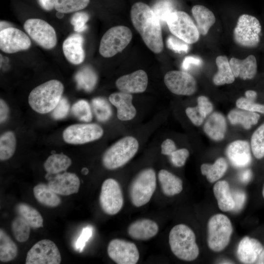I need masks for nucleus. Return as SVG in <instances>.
<instances>
[{
	"label": "nucleus",
	"instance_id": "1",
	"mask_svg": "<svg viewBox=\"0 0 264 264\" xmlns=\"http://www.w3.org/2000/svg\"><path fill=\"white\" fill-rule=\"evenodd\" d=\"M131 18L147 46L155 53L162 52L163 43L160 22L153 10L146 3L136 2L132 6Z\"/></svg>",
	"mask_w": 264,
	"mask_h": 264
},
{
	"label": "nucleus",
	"instance_id": "2",
	"mask_svg": "<svg viewBox=\"0 0 264 264\" xmlns=\"http://www.w3.org/2000/svg\"><path fill=\"white\" fill-rule=\"evenodd\" d=\"M169 243L172 253L181 260L193 261L199 255V249L195 234L186 224H178L171 229Z\"/></svg>",
	"mask_w": 264,
	"mask_h": 264
},
{
	"label": "nucleus",
	"instance_id": "3",
	"mask_svg": "<svg viewBox=\"0 0 264 264\" xmlns=\"http://www.w3.org/2000/svg\"><path fill=\"white\" fill-rule=\"evenodd\" d=\"M64 85L59 80H51L36 87L29 93L28 103L36 112L44 114L56 107L64 91Z\"/></svg>",
	"mask_w": 264,
	"mask_h": 264
},
{
	"label": "nucleus",
	"instance_id": "4",
	"mask_svg": "<svg viewBox=\"0 0 264 264\" xmlns=\"http://www.w3.org/2000/svg\"><path fill=\"white\" fill-rule=\"evenodd\" d=\"M233 226L230 219L222 214L211 216L207 222V243L214 252L223 250L229 244L233 233Z\"/></svg>",
	"mask_w": 264,
	"mask_h": 264
},
{
	"label": "nucleus",
	"instance_id": "5",
	"mask_svg": "<svg viewBox=\"0 0 264 264\" xmlns=\"http://www.w3.org/2000/svg\"><path fill=\"white\" fill-rule=\"evenodd\" d=\"M156 187L154 171L147 168L140 171L132 179L129 189V197L132 204L140 207L151 200Z\"/></svg>",
	"mask_w": 264,
	"mask_h": 264
},
{
	"label": "nucleus",
	"instance_id": "6",
	"mask_svg": "<svg viewBox=\"0 0 264 264\" xmlns=\"http://www.w3.org/2000/svg\"><path fill=\"white\" fill-rule=\"evenodd\" d=\"M138 142L132 136H126L118 140L104 154L102 163L110 170L119 168L129 162L138 149Z\"/></svg>",
	"mask_w": 264,
	"mask_h": 264
},
{
	"label": "nucleus",
	"instance_id": "7",
	"mask_svg": "<svg viewBox=\"0 0 264 264\" xmlns=\"http://www.w3.org/2000/svg\"><path fill=\"white\" fill-rule=\"evenodd\" d=\"M132 33L129 28L123 25L112 27L103 36L99 45V53L105 58L113 57L121 52L129 44Z\"/></svg>",
	"mask_w": 264,
	"mask_h": 264
},
{
	"label": "nucleus",
	"instance_id": "8",
	"mask_svg": "<svg viewBox=\"0 0 264 264\" xmlns=\"http://www.w3.org/2000/svg\"><path fill=\"white\" fill-rule=\"evenodd\" d=\"M170 32L175 36L188 44L196 43L199 38V32L190 16L182 11L172 13L166 21Z\"/></svg>",
	"mask_w": 264,
	"mask_h": 264
},
{
	"label": "nucleus",
	"instance_id": "9",
	"mask_svg": "<svg viewBox=\"0 0 264 264\" xmlns=\"http://www.w3.org/2000/svg\"><path fill=\"white\" fill-rule=\"evenodd\" d=\"M261 25L255 17L248 15H241L234 28L235 42L243 47H256L260 42Z\"/></svg>",
	"mask_w": 264,
	"mask_h": 264
},
{
	"label": "nucleus",
	"instance_id": "10",
	"mask_svg": "<svg viewBox=\"0 0 264 264\" xmlns=\"http://www.w3.org/2000/svg\"><path fill=\"white\" fill-rule=\"evenodd\" d=\"M99 204L103 212L114 215L120 211L124 198L120 185L115 179L108 178L102 183L99 196Z\"/></svg>",
	"mask_w": 264,
	"mask_h": 264
},
{
	"label": "nucleus",
	"instance_id": "11",
	"mask_svg": "<svg viewBox=\"0 0 264 264\" xmlns=\"http://www.w3.org/2000/svg\"><path fill=\"white\" fill-rule=\"evenodd\" d=\"M23 27L29 37L43 48L51 49L56 46L57 39L55 30L45 21L29 19L24 22Z\"/></svg>",
	"mask_w": 264,
	"mask_h": 264
},
{
	"label": "nucleus",
	"instance_id": "12",
	"mask_svg": "<svg viewBox=\"0 0 264 264\" xmlns=\"http://www.w3.org/2000/svg\"><path fill=\"white\" fill-rule=\"evenodd\" d=\"M61 262V254L55 243L50 240L43 239L28 251L25 264H59Z\"/></svg>",
	"mask_w": 264,
	"mask_h": 264
},
{
	"label": "nucleus",
	"instance_id": "13",
	"mask_svg": "<svg viewBox=\"0 0 264 264\" xmlns=\"http://www.w3.org/2000/svg\"><path fill=\"white\" fill-rule=\"evenodd\" d=\"M103 134L102 128L95 123L70 125L64 131V141L71 144H82L100 138Z\"/></svg>",
	"mask_w": 264,
	"mask_h": 264
},
{
	"label": "nucleus",
	"instance_id": "14",
	"mask_svg": "<svg viewBox=\"0 0 264 264\" xmlns=\"http://www.w3.org/2000/svg\"><path fill=\"white\" fill-rule=\"evenodd\" d=\"M107 253L109 257L117 264H135L139 259L136 245L132 242L120 239L110 242Z\"/></svg>",
	"mask_w": 264,
	"mask_h": 264
},
{
	"label": "nucleus",
	"instance_id": "15",
	"mask_svg": "<svg viewBox=\"0 0 264 264\" xmlns=\"http://www.w3.org/2000/svg\"><path fill=\"white\" fill-rule=\"evenodd\" d=\"M31 42L22 31L10 27L0 32V48L3 52L11 54L28 49Z\"/></svg>",
	"mask_w": 264,
	"mask_h": 264
},
{
	"label": "nucleus",
	"instance_id": "16",
	"mask_svg": "<svg viewBox=\"0 0 264 264\" xmlns=\"http://www.w3.org/2000/svg\"><path fill=\"white\" fill-rule=\"evenodd\" d=\"M164 81L169 90L175 94L190 95L197 89L195 78L184 71H169L166 73Z\"/></svg>",
	"mask_w": 264,
	"mask_h": 264
},
{
	"label": "nucleus",
	"instance_id": "17",
	"mask_svg": "<svg viewBox=\"0 0 264 264\" xmlns=\"http://www.w3.org/2000/svg\"><path fill=\"white\" fill-rule=\"evenodd\" d=\"M48 186L58 195L68 196L78 193L80 181L74 173L64 172L53 175L45 176Z\"/></svg>",
	"mask_w": 264,
	"mask_h": 264
},
{
	"label": "nucleus",
	"instance_id": "18",
	"mask_svg": "<svg viewBox=\"0 0 264 264\" xmlns=\"http://www.w3.org/2000/svg\"><path fill=\"white\" fill-rule=\"evenodd\" d=\"M226 154L231 164L236 168L248 166L252 157L249 143L245 140H236L227 147Z\"/></svg>",
	"mask_w": 264,
	"mask_h": 264
},
{
	"label": "nucleus",
	"instance_id": "19",
	"mask_svg": "<svg viewBox=\"0 0 264 264\" xmlns=\"http://www.w3.org/2000/svg\"><path fill=\"white\" fill-rule=\"evenodd\" d=\"M147 85L148 76L143 70L122 76L116 81V86L121 91L129 93L143 92Z\"/></svg>",
	"mask_w": 264,
	"mask_h": 264
},
{
	"label": "nucleus",
	"instance_id": "20",
	"mask_svg": "<svg viewBox=\"0 0 264 264\" xmlns=\"http://www.w3.org/2000/svg\"><path fill=\"white\" fill-rule=\"evenodd\" d=\"M263 247L258 240L245 236L241 240L237 247L238 259L243 264L256 263Z\"/></svg>",
	"mask_w": 264,
	"mask_h": 264
},
{
	"label": "nucleus",
	"instance_id": "21",
	"mask_svg": "<svg viewBox=\"0 0 264 264\" xmlns=\"http://www.w3.org/2000/svg\"><path fill=\"white\" fill-rule=\"evenodd\" d=\"M84 38L78 33L70 35L63 42V51L68 62L73 65L81 64L85 58Z\"/></svg>",
	"mask_w": 264,
	"mask_h": 264
},
{
	"label": "nucleus",
	"instance_id": "22",
	"mask_svg": "<svg viewBox=\"0 0 264 264\" xmlns=\"http://www.w3.org/2000/svg\"><path fill=\"white\" fill-rule=\"evenodd\" d=\"M158 230L156 222L150 219H142L131 223L128 226L127 232L133 239L146 241L154 237Z\"/></svg>",
	"mask_w": 264,
	"mask_h": 264
},
{
	"label": "nucleus",
	"instance_id": "23",
	"mask_svg": "<svg viewBox=\"0 0 264 264\" xmlns=\"http://www.w3.org/2000/svg\"><path fill=\"white\" fill-rule=\"evenodd\" d=\"M131 93L124 92L113 93L109 96L110 102L117 109L119 119L127 121L132 119L136 115V110L132 104Z\"/></svg>",
	"mask_w": 264,
	"mask_h": 264
},
{
	"label": "nucleus",
	"instance_id": "24",
	"mask_svg": "<svg viewBox=\"0 0 264 264\" xmlns=\"http://www.w3.org/2000/svg\"><path fill=\"white\" fill-rule=\"evenodd\" d=\"M230 67L235 77L243 80L251 79L256 74L257 61L253 55L243 60L232 58L229 61Z\"/></svg>",
	"mask_w": 264,
	"mask_h": 264
},
{
	"label": "nucleus",
	"instance_id": "25",
	"mask_svg": "<svg viewBox=\"0 0 264 264\" xmlns=\"http://www.w3.org/2000/svg\"><path fill=\"white\" fill-rule=\"evenodd\" d=\"M213 193L219 209L223 212L233 211L235 203L230 186L225 180H218L213 186Z\"/></svg>",
	"mask_w": 264,
	"mask_h": 264
},
{
	"label": "nucleus",
	"instance_id": "26",
	"mask_svg": "<svg viewBox=\"0 0 264 264\" xmlns=\"http://www.w3.org/2000/svg\"><path fill=\"white\" fill-rule=\"evenodd\" d=\"M203 130L214 140L223 139L226 130V123L224 116L218 112L212 113L205 122Z\"/></svg>",
	"mask_w": 264,
	"mask_h": 264
},
{
	"label": "nucleus",
	"instance_id": "27",
	"mask_svg": "<svg viewBox=\"0 0 264 264\" xmlns=\"http://www.w3.org/2000/svg\"><path fill=\"white\" fill-rule=\"evenodd\" d=\"M158 180L162 193L169 197L179 194L183 190L182 180L166 170H161L158 174Z\"/></svg>",
	"mask_w": 264,
	"mask_h": 264
},
{
	"label": "nucleus",
	"instance_id": "28",
	"mask_svg": "<svg viewBox=\"0 0 264 264\" xmlns=\"http://www.w3.org/2000/svg\"><path fill=\"white\" fill-rule=\"evenodd\" d=\"M192 13L199 32L203 35H206L215 23L216 19L213 13L203 5H196L192 7Z\"/></svg>",
	"mask_w": 264,
	"mask_h": 264
},
{
	"label": "nucleus",
	"instance_id": "29",
	"mask_svg": "<svg viewBox=\"0 0 264 264\" xmlns=\"http://www.w3.org/2000/svg\"><path fill=\"white\" fill-rule=\"evenodd\" d=\"M260 117L259 113L241 109L231 110L228 114V119L233 125L240 124L246 130L256 125Z\"/></svg>",
	"mask_w": 264,
	"mask_h": 264
},
{
	"label": "nucleus",
	"instance_id": "30",
	"mask_svg": "<svg viewBox=\"0 0 264 264\" xmlns=\"http://www.w3.org/2000/svg\"><path fill=\"white\" fill-rule=\"evenodd\" d=\"M228 168V164L223 157L218 158L212 164L203 163L200 166L202 175L211 183L216 182L225 174Z\"/></svg>",
	"mask_w": 264,
	"mask_h": 264
},
{
	"label": "nucleus",
	"instance_id": "31",
	"mask_svg": "<svg viewBox=\"0 0 264 264\" xmlns=\"http://www.w3.org/2000/svg\"><path fill=\"white\" fill-rule=\"evenodd\" d=\"M218 72L214 76L213 81L217 86L232 83L235 76L230 67L229 61L226 56H219L216 60Z\"/></svg>",
	"mask_w": 264,
	"mask_h": 264
},
{
	"label": "nucleus",
	"instance_id": "32",
	"mask_svg": "<svg viewBox=\"0 0 264 264\" xmlns=\"http://www.w3.org/2000/svg\"><path fill=\"white\" fill-rule=\"evenodd\" d=\"M33 191L37 200L44 206L55 207L61 203V199L58 194L53 191L47 184H38L34 186Z\"/></svg>",
	"mask_w": 264,
	"mask_h": 264
},
{
	"label": "nucleus",
	"instance_id": "33",
	"mask_svg": "<svg viewBox=\"0 0 264 264\" xmlns=\"http://www.w3.org/2000/svg\"><path fill=\"white\" fill-rule=\"evenodd\" d=\"M71 159L63 154H56L50 155L44 163L46 175H53L65 172L71 165Z\"/></svg>",
	"mask_w": 264,
	"mask_h": 264
},
{
	"label": "nucleus",
	"instance_id": "34",
	"mask_svg": "<svg viewBox=\"0 0 264 264\" xmlns=\"http://www.w3.org/2000/svg\"><path fill=\"white\" fill-rule=\"evenodd\" d=\"M16 209L19 215L22 217L33 228L43 227V218L35 208L24 203L17 205Z\"/></svg>",
	"mask_w": 264,
	"mask_h": 264
},
{
	"label": "nucleus",
	"instance_id": "35",
	"mask_svg": "<svg viewBox=\"0 0 264 264\" xmlns=\"http://www.w3.org/2000/svg\"><path fill=\"white\" fill-rule=\"evenodd\" d=\"M18 248L16 243L4 231L0 230V261L8 262L17 256Z\"/></svg>",
	"mask_w": 264,
	"mask_h": 264
},
{
	"label": "nucleus",
	"instance_id": "36",
	"mask_svg": "<svg viewBox=\"0 0 264 264\" xmlns=\"http://www.w3.org/2000/svg\"><path fill=\"white\" fill-rule=\"evenodd\" d=\"M77 87L86 91H91L95 87L97 77L95 72L90 67L85 66L80 69L75 76Z\"/></svg>",
	"mask_w": 264,
	"mask_h": 264
},
{
	"label": "nucleus",
	"instance_id": "37",
	"mask_svg": "<svg viewBox=\"0 0 264 264\" xmlns=\"http://www.w3.org/2000/svg\"><path fill=\"white\" fill-rule=\"evenodd\" d=\"M16 138L14 133L8 131L2 133L0 137V159L6 160L11 158L15 152Z\"/></svg>",
	"mask_w": 264,
	"mask_h": 264
},
{
	"label": "nucleus",
	"instance_id": "38",
	"mask_svg": "<svg viewBox=\"0 0 264 264\" xmlns=\"http://www.w3.org/2000/svg\"><path fill=\"white\" fill-rule=\"evenodd\" d=\"M30 226L20 215L16 217L12 222L11 228L14 237L19 242H25L29 238Z\"/></svg>",
	"mask_w": 264,
	"mask_h": 264
},
{
	"label": "nucleus",
	"instance_id": "39",
	"mask_svg": "<svg viewBox=\"0 0 264 264\" xmlns=\"http://www.w3.org/2000/svg\"><path fill=\"white\" fill-rule=\"evenodd\" d=\"M90 0H55V9L57 12L69 13L85 8Z\"/></svg>",
	"mask_w": 264,
	"mask_h": 264
},
{
	"label": "nucleus",
	"instance_id": "40",
	"mask_svg": "<svg viewBox=\"0 0 264 264\" xmlns=\"http://www.w3.org/2000/svg\"><path fill=\"white\" fill-rule=\"evenodd\" d=\"M250 145L252 152L256 158L264 157V123L252 134Z\"/></svg>",
	"mask_w": 264,
	"mask_h": 264
},
{
	"label": "nucleus",
	"instance_id": "41",
	"mask_svg": "<svg viewBox=\"0 0 264 264\" xmlns=\"http://www.w3.org/2000/svg\"><path fill=\"white\" fill-rule=\"evenodd\" d=\"M92 107L97 119L100 122L108 120L112 115L111 107L104 98L97 97L92 99Z\"/></svg>",
	"mask_w": 264,
	"mask_h": 264
},
{
	"label": "nucleus",
	"instance_id": "42",
	"mask_svg": "<svg viewBox=\"0 0 264 264\" xmlns=\"http://www.w3.org/2000/svg\"><path fill=\"white\" fill-rule=\"evenodd\" d=\"M73 115L80 121L88 122L92 118V111L89 103L85 100L75 102L71 108Z\"/></svg>",
	"mask_w": 264,
	"mask_h": 264
},
{
	"label": "nucleus",
	"instance_id": "43",
	"mask_svg": "<svg viewBox=\"0 0 264 264\" xmlns=\"http://www.w3.org/2000/svg\"><path fill=\"white\" fill-rule=\"evenodd\" d=\"M153 11L160 22H166L168 16L174 10V6L170 0H161L154 5Z\"/></svg>",
	"mask_w": 264,
	"mask_h": 264
},
{
	"label": "nucleus",
	"instance_id": "44",
	"mask_svg": "<svg viewBox=\"0 0 264 264\" xmlns=\"http://www.w3.org/2000/svg\"><path fill=\"white\" fill-rule=\"evenodd\" d=\"M237 107L246 110L264 114V105L255 102V101L241 97L236 101Z\"/></svg>",
	"mask_w": 264,
	"mask_h": 264
},
{
	"label": "nucleus",
	"instance_id": "45",
	"mask_svg": "<svg viewBox=\"0 0 264 264\" xmlns=\"http://www.w3.org/2000/svg\"><path fill=\"white\" fill-rule=\"evenodd\" d=\"M89 18L88 14L85 12H77L74 13L70 20L74 31L81 32L85 30L87 28L86 23L88 21Z\"/></svg>",
	"mask_w": 264,
	"mask_h": 264
},
{
	"label": "nucleus",
	"instance_id": "46",
	"mask_svg": "<svg viewBox=\"0 0 264 264\" xmlns=\"http://www.w3.org/2000/svg\"><path fill=\"white\" fill-rule=\"evenodd\" d=\"M166 44L169 49L176 53H186L189 49L188 44L174 35L168 37Z\"/></svg>",
	"mask_w": 264,
	"mask_h": 264
},
{
	"label": "nucleus",
	"instance_id": "47",
	"mask_svg": "<svg viewBox=\"0 0 264 264\" xmlns=\"http://www.w3.org/2000/svg\"><path fill=\"white\" fill-rule=\"evenodd\" d=\"M69 107L70 105L67 99L62 97L56 107L52 110V117L56 120L64 118L68 113Z\"/></svg>",
	"mask_w": 264,
	"mask_h": 264
},
{
	"label": "nucleus",
	"instance_id": "48",
	"mask_svg": "<svg viewBox=\"0 0 264 264\" xmlns=\"http://www.w3.org/2000/svg\"><path fill=\"white\" fill-rule=\"evenodd\" d=\"M189 155L188 150L182 148L176 149L170 156L172 164L177 167H180L184 165Z\"/></svg>",
	"mask_w": 264,
	"mask_h": 264
},
{
	"label": "nucleus",
	"instance_id": "49",
	"mask_svg": "<svg viewBox=\"0 0 264 264\" xmlns=\"http://www.w3.org/2000/svg\"><path fill=\"white\" fill-rule=\"evenodd\" d=\"M92 228L91 226H87L83 229L81 235L78 237L75 243L76 248L80 252L83 251L86 242L92 236Z\"/></svg>",
	"mask_w": 264,
	"mask_h": 264
},
{
	"label": "nucleus",
	"instance_id": "50",
	"mask_svg": "<svg viewBox=\"0 0 264 264\" xmlns=\"http://www.w3.org/2000/svg\"><path fill=\"white\" fill-rule=\"evenodd\" d=\"M186 113L191 122L196 126H200L206 118L199 111L198 107H189L186 110Z\"/></svg>",
	"mask_w": 264,
	"mask_h": 264
},
{
	"label": "nucleus",
	"instance_id": "51",
	"mask_svg": "<svg viewBox=\"0 0 264 264\" xmlns=\"http://www.w3.org/2000/svg\"><path fill=\"white\" fill-rule=\"evenodd\" d=\"M197 103V107L199 111L205 117L213 111V105L206 96H200L198 97Z\"/></svg>",
	"mask_w": 264,
	"mask_h": 264
},
{
	"label": "nucleus",
	"instance_id": "52",
	"mask_svg": "<svg viewBox=\"0 0 264 264\" xmlns=\"http://www.w3.org/2000/svg\"><path fill=\"white\" fill-rule=\"evenodd\" d=\"M232 192L235 203V207L233 210L238 211L242 207L245 201L246 196L242 191L236 190Z\"/></svg>",
	"mask_w": 264,
	"mask_h": 264
},
{
	"label": "nucleus",
	"instance_id": "53",
	"mask_svg": "<svg viewBox=\"0 0 264 264\" xmlns=\"http://www.w3.org/2000/svg\"><path fill=\"white\" fill-rule=\"evenodd\" d=\"M161 153L169 156L176 150L175 142L170 139L164 140L161 144Z\"/></svg>",
	"mask_w": 264,
	"mask_h": 264
},
{
	"label": "nucleus",
	"instance_id": "54",
	"mask_svg": "<svg viewBox=\"0 0 264 264\" xmlns=\"http://www.w3.org/2000/svg\"><path fill=\"white\" fill-rule=\"evenodd\" d=\"M202 63V60L196 56H187L183 61L182 68L184 70H188L192 66H199Z\"/></svg>",
	"mask_w": 264,
	"mask_h": 264
},
{
	"label": "nucleus",
	"instance_id": "55",
	"mask_svg": "<svg viewBox=\"0 0 264 264\" xmlns=\"http://www.w3.org/2000/svg\"><path fill=\"white\" fill-rule=\"evenodd\" d=\"M9 110L6 102L2 99L0 101V123L4 122L9 115Z\"/></svg>",
	"mask_w": 264,
	"mask_h": 264
},
{
	"label": "nucleus",
	"instance_id": "56",
	"mask_svg": "<svg viewBox=\"0 0 264 264\" xmlns=\"http://www.w3.org/2000/svg\"><path fill=\"white\" fill-rule=\"evenodd\" d=\"M40 6L45 11H51L55 7V0H37Z\"/></svg>",
	"mask_w": 264,
	"mask_h": 264
},
{
	"label": "nucleus",
	"instance_id": "57",
	"mask_svg": "<svg viewBox=\"0 0 264 264\" xmlns=\"http://www.w3.org/2000/svg\"><path fill=\"white\" fill-rule=\"evenodd\" d=\"M252 176V172L250 170L247 169L242 171L240 175L239 178L240 180L243 183H247L251 179Z\"/></svg>",
	"mask_w": 264,
	"mask_h": 264
},
{
	"label": "nucleus",
	"instance_id": "58",
	"mask_svg": "<svg viewBox=\"0 0 264 264\" xmlns=\"http://www.w3.org/2000/svg\"><path fill=\"white\" fill-rule=\"evenodd\" d=\"M245 97L247 99L255 101L257 97V92L253 90H248L245 92Z\"/></svg>",
	"mask_w": 264,
	"mask_h": 264
},
{
	"label": "nucleus",
	"instance_id": "59",
	"mask_svg": "<svg viewBox=\"0 0 264 264\" xmlns=\"http://www.w3.org/2000/svg\"><path fill=\"white\" fill-rule=\"evenodd\" d=\"M256 264H264V247L260 253Z\"/></svg>",
	"mask_w": 264,
	"mask_h": 264
},
{
	"label": "nucleus",
	"instance_id": "60",
	"mask_svg": "<svg viewBox=\"0 0 264 264\" xmlns=\"http://www.w3.org/2000/svg\"><path fill=\"white\" fill-rule=\"evenodd\" d=\"M10 27H12L10 23L5 22V21L0 22V31Z\"/></svg>",
	"mask_w": 264,
	"mask_h": 264
},
{
	"label": "nucleus",
	"instance_id": "61",
	"mask_svg": "<svg viewBox=\"0 0 264 264\" xmlns=\"http://www.w3.org/2000/svg\"><path fill=\"white\" fill-rule=\"evenodd\" d=\"M64 13H63L60 12H57L56 13V16L57 17V18L59 19L62 18L64 17Z\"/></svg>",
	"mask_w": 264,
	"mask_h": 264
},
{
	"label": "nucleus",
	"instance_id": "62",
	"mask_svg": "<svg viewBox=\"0 0 264 264\" xmlns=\"http://www.w3.org/2000/svg\"><path fill=\"white\" fill-rule=\"evenodd\" d=\"M81 172L83 175H86L88 173V170L87 168H84L82 169Z\"/></svg>",
	"mask_w": 264,
	"mask_h": 264
},
{
	"label": "nucleus",
	"instance_id": "63",
	"mask_svg": "<svg viewBox=\"0 0 264 264\" xmlns=\"http://www.w3.org/2000/svg\"><path fill=\"white\" fill-rule=\"evenodd\" d=\"M262 195H263V197L264 198V184L263 190H262Z\"/></svg>",
	"mask_w": 264,
	"mask_h": 264
}]
</instances>
